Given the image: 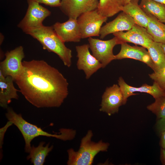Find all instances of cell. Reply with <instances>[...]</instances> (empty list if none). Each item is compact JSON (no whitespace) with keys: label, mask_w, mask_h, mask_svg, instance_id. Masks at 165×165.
I'll use <instances>...</instances> for the list:
<instances>
[{"label":"cell","mask_w":165,"mask_h":165,"mask_svg":"<svg viewBox=\"0 0 165 165\" xmlns=\"http://www.w3.org/2000/svg\"><path fill=\"white\" fill-rule=\"evenodd\" d=\"M27 1L28 8L26 13L17 25L26 34L42 26L44 20L51 14L49 10L37 2L33 0Z\"/></svg>","instance_id":"5b68a950"},{"label":"cell","mask_w":165,"mask_h":165,"mask_svg":"<svg viewBox=\"0 0 165 165\" xmlns=\"http://www.w3.org/2000/svg\"><path fill=\"white\" fill-rule=\"evenodd\" d=\"M86 5L89 10H94L97 9L98 0H85Z\"/></svg>","instance_id":"83f0119b"},{"label":"cell","mask_w":165,"mask_h":165,"mask_svg":"<svg viewBox=\"0 0 165 165\" xmlns=\"http://www.w3.org/2000/svg\"><path fill=\"white\" fill-rule=\"evenodd\" d=\"M52 26L56 34L64 42H79L82 39L77 19L69 18L64 22H57Z\"/></svg>","instance_id":"4fadbf2b"},{"label":"cell","mask_w":165,"mask_h":165,"mask_svg":"<svg viewBox=\"0 0 165 165\" xmlns=\"http://www.w3.org/2000/svg\"><path fill=\"white\" fill-rule=\"evenodd\" d=\"M118 82V85L123 95L124 105L126 104L129 97L138 94L134 93L136 92L149 94L155 99L165 95V91L160 88L155 82L152 85L144 84L139 87H134L128 85L122 77L119 78Z\"/></svg>","instance_id":"7c38bea8"},{"label":"cell","mask_w":165,"mask_h":165,"mask_svg":"<svg viewBox=\"0 0 165 165\" xmlns=\"http://www.w3.org/2000/svg\"><path fill=\"white\" fill-rule=\"evenodd\" d=\"M5 55V59L0 63V72L5 77H12L14 81L22 70V60L25 57L24 48L19 46L14 50L7 51Z\"/></svg>","instance_id":"ba28073f"},{"label":"cell","mask_w":165,"mask_h":165,"mask_svg":"<svg viewBox=\"0 0 165 165\" xmlns=\"http://www.w3.org/2000/svg\"><path fill=\"white\" fill-rule=\"evenodd\" d=\"M119 52L115 55L116 60L130 58L140 61L146 64L152 70L153 65L149 54L146 48L136 45L131 46L127 42L121 44Z\"/></svg>","instance_id":"5bb4252c"},{"label":"cell","mask_w":165,"mask_h":165,"mask_svg":"<svg viewBox=\"0 0 165 165\" xmlns=\"http://www.w3.org/2000/svg\"><path fill=\"white\" fill-rule=\"evenodd\" d=\"M90 48L93 55L101 64L102 68H105L112 61L116 60L113 52L114 47L121 44L123 42L116 36L106 40L89 37Z\"/></svg>","instance_id":"52a82bcc"},{"label":"cell","mask_w":165,"mask_h":165,"mask_svg":"<svg viewBox=\"0 0 165 165\" xmlns=\"http://www.w3.org/2000/svg\"><path fill=\"white\" fill-rule=\"evenodd\" d=\"M113 35L124 42H130L148 49L154 42L145 28L135 24L126 32H118Z\"/></svg>","instance_id":"8fae6325"},{"label":"cell","mask_w":165,"mask_h":165,"mask_svg":"<svg viewBox=\"0 0 165 165\" xmlns=\"http://www.w3.org/2000/svg\"><path fill=\"white\" fill-rule=\"evenodd\" d=\"M22 64L14 82L26 100L38 108L60 107L68 94V83L63 75L43 60Z\"/></svg>","instance_id":"6da1fadb"},{"label":"cell","mask_w":165,"mask_h":165,"mask_svg":"<svg viewBox=\"0 0 165 165\" xmlns=\"http://www.w3.org/2000/svg\"><path fill=\"white\" fill-rule=\"evenodd\" d=\"M13 78L9 76L4 77L0 72V105L7 108L12 99H18L17 92L19 90L14 86Z\"/></svg>","instance_id":"2e32d148"},{"label":"cell","mask_w":165,"mask_h":165,"mask_svg":"<svg viewBox=\"0 0 165 165\" xmlns=\"http://www.w3.org/2000/svg\"><path fill=\"white\" fill-rule=\"evenodd\" d=\"M124 5L123 0H99L97 9L100 13L108 18L121 11Z\"/></svg>","instance_id":"7402d4cb"},{"label":"cell","mask_w":165,"mask_h":165,"mask_svg":"<svg viewBox=\"0 0 165 165\" xmlns=\"http://www.w3.org/2000/svg\"><path fill=\"white\" fill-rule=\"evenodd\" d=\"M38 40L44 50L56 54L63 61L64 65L69 68L72 62V51L67 48L64 42L58 36L52 26H42L27 32Z\"/></svg>","instance_id":"3957f363"},{"label":"cell","mask_w":165,"mask_h":165,"mask_svg":"<svg viewBox=\"0 0 165 165\" xmlns=\"http://www.w3.org/2000/svg\"><path fill=\"white\" fill-rule=\"evenodd\" d=\"M132 0H123L124 5L130 2Z\"/></svg>","instance_id":"836d02e7"},{"label":"cell","mask_w":165,"mask_h":165,"mask_svg":"<svg viewBox=\"0 0 165 165\" xmlns=\"http://www.w3.org/2000/svg\"><path fill=\"white\" fill-rule=\"evenodd\" d=\"M146 14L148 20L146 28L147 32L154 42L165 44V24L154 16Z\"/></svg>","instance_id":"d6986e66"},{"label":"cell","mask_w":165,"mask_h":165,"mask_svg":"<svg viewBox=\"0 0 165 165\" xmlns=\"http://www.w3.org/2000/svg\"><path fill=\"white\" fill-rule=\"evenodd\" d=\"M6 109V117L16 126L21 133L25 141L24 149L26 152H29L32 141L39 136L54 137L63 141L71 140L75 137L76 131L75 130L62 128L57 134H50L27 122L23 118L21 114H17L11 108L8 107Z\"/></svg>","instance_id":"7a4b0ae2"},{"label":"cell","mask_w":165,"mask_h":165,"mask_svg":"<svg viewBox=\"0 0 165 165\" xmlns=\"http://www.w3.org/2000/svg\"><path fill=\"white\" fill-rule=\"evenodd\" d=\"M107 20L108 17L100 13L97 9L82 14L77 19L82 38L99 36L102 25Z\"/></svg>","instance_id":"8992f818"},{"label":"cell","mask_w":165,"mask_h":165,"mask_svg":"<svg viewBox=\"0 0 165 165\" xmlns=\"http://www.w3.org/2000/svg\"><path fill=\"white\" fill-rule=\"evenodd\" d=\"M160 145L162 148H165V131L161 134Z\"/></svg>","instance_id":"f546056e"},{"label":"cell","mask_w":165,"mask_h":165,"mask_svg":"<svg viewBox=\"0 0 165 165\" xmlns=\"http://www.w3.org/2000/svg\"><path fill=\"white\" fill-rule=\"evenodd\" d=\"M45 143L44 141H41L37 147L34 145L31 146L27 159L30 160L34 165H43L46 157L53 150V145L49 147V143L44 146Z\"/></svg>","instance_id":"ffe728a7"},{"label":"cell","mask_w":165,"mask_h":165,"mask_svg":"<svg viewBox=\"0 0 165 165\" xmlns=\"http://www.w3.org/2000/svg\"><path fill=\"white\" fill-rule=\"evenodd\" d=\"M39 3H42L51 7H59L61 6V0H33Z\"/></svg>","instance_id":"4316f807"},{"label":"cell","mask_w":165,"mask_h":165,"mask_svg":"<svg viewBox=\"0 0 165 165\" xmlns=\"http://www.w3.org/2000/svg\"><path fill=\"white\" fill-rule=\"evenodd\" d=\"M75 48L78 58L76 64L77 68L84 71L86 79L102 68L101 64L90 53L89 44L76 46Z\"/></svg>","instance_id":"9c48e42d"},{"label":"cell","mask_w":165,"mask_h":165,"mask_svg":"<svg viewBox=\"0 0 165 165\" xmlns=\"http://www.w3.org/2000/svg\"><path fill=\"white\" fill-rule=\"evenodd\" d=\"M123 104V96L119 86L116 84L106 88L102 96L100 111L110 116L118 113Z\"/></svg>","instance_id":"30bf717a"},{"label":"cell","mask_w":165,"mask_h":165,"mask_svg":"<svg viewBox=\"0 0 165 165\" xmlns=\"http://www.w3.org/2000/svg\"><path fill=\"white\" fill-rule=\"evenodd\" d=\"M13 123L9 121L7 122L6 124L0 129V148L2 149V145L4 143V137L5 133L8 128L13 125Z\"/></svg>","instance_id":"484cf974"},{"label":"cell","mask_w":165,"mask_h":165,"mask_svg":"<svg viewBox=\"0 0 165 165\" xmlns=\"http://www.w3.org/2000/svg\"><path fill=\"white\" fill-rule=\"evenodd\" d=\"M139 0H132L122 7L121 11L130 16L136 24L146 28L148 17L147 14L138 4Z\"/></svg>","instance_id":"e0dca14e"},{"label":"cell","mask_w":165,"mask_h":165,"mask_svg":"<svg viewBox=\"0 0 165 165\" xmlns=\"http://www.w3.org/2000/svg\"><path fill=\"white\" fill-rule=\"evenodd\" d=\"M139 5L144 12L165 23V5L153 0H141Z\"/></svg>","instance_id":"44dd1931"},{"label":"cell","mask_w":165,"mask_h":165,"mask_svg":"<svg viewBox=\"0 0 165 165\" xmlns=\"http://www.w3.org/2000/svg\"><path fill=\"white\" fill-rule=\"evenodd\" d=\"M156 127L158 131L160 134L165 131V117L159 119L157 121Z\"/></svg>","instance_id":"f1b7e54d"},{"label":"cell","mask_w":165,"mask_h":165,"mask_svg":"<svg viewBox=\"0 0 165 165\" xmlns=\"http://www.w3.org/2000/svg\"><path fill=\"white\" fill-rule=\"evenodd\" d=\"M59 7L69 18L75 19L83 13L89 11L85 0H61Z\"/></svg>","instance_id":"ac0fdd59"},{"label":"cell","mask_w":165,"mask_h":165,"mask_svg":"<svg viewBox=\"0 0 165 165\" xmlns=\"http://www.w3.org/2000/svg\"><path fill=\"white\" fill-rule=\"evenodd\" d=\"M91 130L88 131L82 139L79 148L75 151L72 148L67 150L68 165H91L96 156L99 152H106L109 144L101 140L98 142L92 141L93 136Z\"/></svg>","instance_id":"277c9868"},{"label":"cell","mask_w":165,"mask_h":165,"mask_svg":"<svg viewBox=\"0 0 165 165\" xmlns=\"http://www.w3.org/2000/svg\"><path fill=\"white\" fill-rule=\"evenodd\" d=\"M155 99V102L148 105L147 108L159 119L163 118L165 117V95Z\"/></svg>","instance_id":"cb8c5ba5"},{"label":"cell","mask_w":165,"mask_h":165,"mask_svg":"<svg viewBox=\"0 0 165 165\" xmlns=\"http://www.w3.org/2000/svg\"><path fill=\"white\" fill-rule=\"evenodd\" d=\"M147 49L153 64L154 72L165 67V56L160 43L154 41Z\"/></svg>","instance_id":"603a6c76"},{"label":"cell","mask_w":165,"mask_h":165,"mask_svg":"<svg viewBox=\"0 0 165 165\" xmlns=\"http://www.w3.org/2000/svg\"><path fill=\"white\" fill-rule=\"evenodd\" d=\"M156 2L165 5V0H153Z\"/></svg>","instance_id":"d6a6232c"},{"label":"cell","mask_w":165,"mask_h":165,"mask_svg":"<svg viewBox=\"0 0 165 165\" xmlns=\"http://www.w3.org/2000/svg\"><path fill=\"white\" fill-rule=\"evenodd\" d=\"M160 45L164 53L165 56V44L163 43H160Z\"/></svg>","instance_id":"1f68e13d"},{"label":"cell","mask_w":165,"mask_h":165,"mask_svg":"<svg viewBox=\"0 0 165 165\" xmlns=\"http://www.w3.org/2000/svg\"><path fill=\"white\" fill-rule=\"evenodd\" d=\"M135 24L134 20L130 16L122 12L114 20L101 27L100 32V38L103 39L111 34L128 31Z\"/></svg>","instance_id":"9a60e30c"},{"label":"cell","mask_w":165,"mask_h":165,"mask_svg":"<svg viewBox=\"0 0 165 165\" xmlns=\"http://www.w3.org/2000/svg\"><path fill=\"white\" fill-rule=\"evenodd\" d=\"M160 157L161 162L163 164L165 165V148H162Z\"/></svg>","instance_id":"4dcf8cb0"},{"label":"cell","mask_w":165,"mask_h":165,"mask_svg":"<svg viewBox=\"0 0 165 165\" xmlns=\"http://www.w3.org/2000/svg\"><path fill=\"white\" fill-rule=\"evenodd\" d=\"M150 79L156 82L162 90L165 91V67L149 74Z\"/></svg>","instance_id":"d4e9b609"}]
</instances>
